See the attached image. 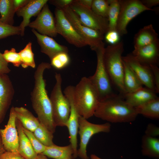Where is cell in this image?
Listing matches in <instances>:
<instances>
[{"label":"cell","mask_w":159,"mask_h":159,"mask_svg":"<svg viewBox=\"0 0 159 159\" xmlns=\"http://www.w3.org/2000/svg\"><path fill=\"white\" fill-rule=\"evenodd\" d=\"M21 29L19 26H14L0 22V39L10 36L20 35Z\"/></svg>","instance_id":"obj_35"},{"label":"cell","mask_w":159,"mask_h":159,"mask_svg":"<svg viewBox=\"0 0 159 159\" xmlns=\"http://www.w3.org/2000/svg\"><path fill=\"white\" fill-rule=\"evenodd\" d=\"M62 10L75 30L84 39L87 45L90 46L92 50L95 51L103 42L104 34L83 25L69 6Z\"/></svg>","instance_id":"obj_8"},{"label":"cell","mask_w":159,"mask_h":159,"mask_svg":"<svg viewBox=\"0 0 159 159\" xmlns=\"http://www.w3.org/2000/svg\"><path fill=\"white\" fill-rule=\"evenodd\" d=\"M23 130L36 153L38 154L43 153L45 150L46 146L42 144L38 140L34 135L32 132L24 127Z\"/></svg>","instance_id":"obj_36"},{"label":"cell","mask_w":159,"mask_h":159,"mask_svg":"<svg viewBox=\"0 0 159 159\" xmlns=\"http://www.w3.org/2000/svg\"><path fill=\"white\" fill-rule=\"evenodd\" d=\"M141 152L145 156L159 158V139L144 135L141 140Z\"/></svg>","instance_id":"obj_26"},{"label":"cell","mask_w":159,"mask_h":159,"mask_svg":"<svg viewBox=\"0 0 159 159\" xmlns=\"http://www.w3.org/2000/svg\"><path fill=\"white\" fill-rule=\"evenodd\" d=\"M70 58L68 53H59L50 59L51 66L58 70H60L67 66L70 62Z\"/></svg>","instance_id":"obj_32"},{"label":"cell","mask_w":159,"mask_h":159,"mask_svg":"<svg viewBox=\"0 0 159 159\" xmlns=\"http://www.w3.org/2000/svg\"><path fill=\"white\" fill-rule=\"evenodd\" d=\"M122 58L132 69L143 85L155 92L153 75L150 66L140 62L132 54L122 57Z\"/></svg>","instance_id":"obj_15"},{"label":"cell","mask_w":159,"mask_h":159,"mask_svg":"<svg viewBox=\"0 0 159 159\" xmlns=\"http://www.w3.org/2000/svg\"><path fill=\"white\" fill-rule=\"evenodd\" d=\"M138 114L122 96L115 94L100 102L95 112L96 117L108 122H128L134 121Z\"/></svg>","instance_id":"obj_2"},{"label":"cell","mask_w":159,"mask_h":159,"mask_svg":"<svg viewBox=\"0 0 159 159\" xmlns=\"http://www.w3.org/2000/svg\"><path fill=\"white\" fill-rule=\"evenodd\" d=\"M69 6L83 25L103 34L108 31L107 18L97 15L91 9L76 3L75 0Z\"/></svg>","instance_id":"obj_10"},{"label":"cell","mask_w":159,"mask_h":159,"mask_svg":"<svg viewBox=\"0 0 159 159\" xmlns=\"http://www.w3.org/2000/svg\"><path fill=\"white\" fill-rule=\"evenodd\" d=\"M132 54L143 64L149 66L158 65L159 58V39L149 44L134 49Z\"/></svg>","instance_id":"obj_18"},{"label":"cell","mask_w":159,"mask_h":159,"mask_svg":"<svg viewBox=\"0 0 159 159\" xmlns=\"http://www.w3.org/2000/svg\"><path fill=\"white\" fill-rule=\"evenodd\" d=\"M32 31L37 38L41 52L47 55L50 59L59 53H68V49L66 46L59 44L52 37L41 34L34 29Z\"/></svg>","instance_id":"obj_19"},{"label":"cell","mask_w":159,"mask_h":159,"mask_svg":"<svg viewBox=\"0 0 159 159\" xmlns=\"http://www.w3.org/2000/svg\"><path fill=\"white\" fill-rule=\"evenodd\" d=\"M15 13L13 0H0L1 22L13 26Z\"/></svg>","instance_id":"obj_28"},{"label":"cell","mask_w":159,"mask_h":159,"mask_svg":"<svg viewBox=\"0 0 159 159\" xmlns=\"http://www.w3.org/2000/svg\"><path fill=\"white\" fill-rule=\"evenodd\" d=\"M30 0H13V5L16 11L26 5Z\"/></svg>","instance_id":"obj_43"},{"label":"cell","mask_w":159,"mask_h":159,"mask_svg":"<svg viewBox=\"0 0 159 159\" xmlns=\"http://www.w3.org/2000/svg\"><path fill=\"white\" fill-rule=\"evenodd\" d=\"M156 94L151 90L143 87L133 92L127 93L122 97L128 104L135 108L158 97Z\"/></svg>","instance_id":"obj_20"},{"label":"cell","mask_w":159,"mask_h":159,"mask_svg":"<svg viewBox=\"0 0 159 159\" xmlns=\"http://www.w3.org/2000/svg\"><path fill=\"white\" fill-rule=\"evenodd\" d=\"M32 43L29 42L25 47L19 52L22 67L26 68L28 67L35 68L36 64L34 59V54L32 49Z\"/></svg>","instance_id":"obj_31"},{"label":"cell","mask_w":159,"mask_h":159,"mask_svg":"<svg viewBox=\"0 0 159 159\" xmlns=\"http://www.w3.org/2000/svg\"></svg>","instance_id":"obj_49"},{"label":"cell","mask_w":159,"mask_h":159,"mask_svg":"<svg viewBox=\"0 0 159 159\" xmlns=\"http://www.w3.org/2000/svg\"><path fill=\"white\" fill-rule=\"evenodd\" d=\"M90 159H102L97 156V155L92 154H91L90 156Z\"/></svg>","instance_id":"obj_48"},{"label":"cell","mask_w":159,"mask_h":159,"mask_svg":"<svg viewBox=\"0 0 159 159\" xmlns=\"http://www.w3.org/2000/svg\"><path fill=\"white\" fill-rule=\"evenodd\" d=\"M109 9V0H93L91 10L97 15L107 18Z\"/></svg>","instance_id":"obj_33"},{"label":"cell","mask_w":159,"mask_h":159,"mask_svg":"<svg viewBox=\"0 0 159 159\" xmlns=\"http://www.w3.org/2000/svg\"><path fill=\"white\" fill-rule=\"evenodd\" d=\"M14 94V88L8 75H0V125L11 105Z\"/></svg>","instance_id":"obj_16"},{"label":"cell","mask_w":159,"mask_h":159,"mask_svg":"<svg viewBox=\"0 0 159 159\" xmlns=\"http://www.w3.org/2000/svg\"><path fill=\"white\" fill-rule=\"evenodd\" d=\"M122 41L105 48L104 61L111 82L123 96L126 94L123 84L124 67L122 54L124 51Z\"/></svg>","instance_id":"obj_4"},{"label":"cell","mask_w":159,"mask_h":159,"mask_svg":"<svg viewBox=\"0 0 159 159\" xmlns=\"http://www.w3.org/2000/svg\"><path fill=\"white\" fill-rule=\"evenodd\" d=\"M73 104L79 115L86 119L94 115L100 102L97 92L89 77H82L74 86Z\"/></svg>","instance_id":"obj_3"},{"label":"cell","mask_w":159,"mask_h":159,"mask_svg":"<svg viewBox=\"0 0 159 159\" xmlns=\"http://www.w3.org/2000/svg\"><path fill=\"white\" fill-rule=\"evenodd\" d=\"M109 9L108 14V31L116 30L120 5L119 0H109Z\"/></svg>","instance_id":"obj_29"},{"label":"cell","mask_w":159,"mask_h":159,"mask_svg":"<svg viewBox=\"0 0 159 159\" xmlns=\"http://www.w3.org/2000/svg\"><path fill=\"white\" fill-rule=\"evenodd\" d=\"M123 61L124 67L123 84L126 93L133 92L143 87V85L133 70Z\"/></svg>","instance_id":"obj_25"},{"label":"cell","mask_w":159,"mask_h":159,"mask_svg":"<svg viewBox=\"0 0 159 159\" xmlns=\"http://www.w3.org/2000/svg\"><path fill=\"white\" fill-rule=\"evenodd\" d=\"M54 14L57 34L61 35L69 43L76 47L81 48L87 45L67 19L62 9L56 8Z\"/></svg>","instance_id":"obj_11"},{"label":"cell","mask_w":159,"mask_h":159,"mask_svg":"<svg viewBox=\"0 0 159 159\" xmlns=\"http://www.w3.org/2000/svg\"><path fill=\"white\" fill-rule=\"evenodd\" d=\"M5 61L8 63H11L14 66L18 67L21 64L20 57L19 52H16L14 48L10 50H6L2 54Z\"/></svg>","instance_id":"obj_34"},{"label":"cell","mask_w":159,"mask_h":159,"mask_svg":"<svg viewBox=\"0 0 159 159\" xmlns=\"http://www.w3.org/2000/svg\"><path fill=\"white\" fill-rule=\"evenodd\" d=\"M47 0H30L25 6L16 11L18 16H21L23 20L19 26L21 29L20 35H24L25 27L30 23V19L32 16H37L40 13Z\"/></svg>","instance_id":"obj_17"},{"label":"cell","mask_w":159,"mask_h":159,"mask_svg":"<svg viewBox=\"0 0 159 159\" xmlns=\"http://www.w3.org/2000/svg\"><path fill=\"white\" fill-rule=\"evenodd\" d=\"M74 0H52L49 1L50 3L56 6V8L63 9L69 6Z\"/></svg>","instance_id":"obj_39"},{"label":"cell","mask_w":159,"mask_h":159,"mask_svg":"<svg viewBox=\"0 0 159 159\" xmlns=\"http://www.w3.org/2000/svg\"><path fill=\"white\" fill-rule=\"evenodd\" d=\"M145 135L152 137H156L159 135V128L152 123L148 125L145 131Z\"/></svg>","instance_id":"obj_40"},{"label":"cell","mask_w":159,"mask_h":159,"mask_svg":"<svg viewBox=\"0 0 159 159\" xmlns=\"http://www.w3.org/2000/svg\"><path fill=\"white\" fill-rule=\"evenodd\" d=\"M55 78L56 82L49 97L52 119L56 127L66 126L70 112V104L62 91L61 74L56 73Z\"/></svg>","instance_id":"obj_5"},{"label":"cell","mask_w":159,"mask_h":159,"mask_svg":"<svg viewBox=\"0 0 159 159\" xmlns=\"http://www.w3.org/2000/svg\"><path fill=\"white\" fill-rule=\"evenodd\" d=\"M8 63L4 59L2 54L0 52V75L7 74L11 70L8 67Z\"/></svg>","instance_id":"obj_41"},{"label":"cell","mask_w":159,"mask_h":159,"mask_svg":"<svg viewBox=\"0 0 159 159\" xmlns=\"http://www.w3.org/2000/svg\"><path fill=\"white\" fill-rule=\"evenodd\" d=\"M34 159H49L47 156L42 153L37 154Z\"/></svg>","instance_id":"obj_47"},{"label":"cell","mask_w":159,"mask_h":159,"mask_svg":"<svg viewBox=\"0 0 159 159\" xmlns=\"http://www.w3.org/2000/svg\"><path fill=\"white\" fill-rule=\"evenodd\" d=\"M5 151L1 137L0 134V156Z\"/></svg>","instance_id":"obj_46"},{"label":"cell","mask_w":159,"mask_h":159,"mask_svg":"<svg viewBox=\"0 0 159 159\" xmlns=\"http://www.w3.org/2000/svg\"><path fill=\"white\" fill-rule=\"evenodd\" d=\"M158 39V34L152 25H148L140 29L135 35L134 49L149 44Z\"/></svg>","instance_id":"obj_22"},{"label":"cell","mask_w":159,"mask_h":159,"mask_svg":"<svg viewBox=\"0 0 159 159\" xmlns=\"http://www.w3.org/2000/svg\"><path fill=\"white\" fill-rule=\"evenodd\" d=\"M0 159H24L19 153L5 151L0 156Z\"/></svg>","instance_id":"obj_42"},{"label":"cell","mask_w":159,"mask_h":159,"mask_svg":"<svg viewBox=\"0 0 159 159\" xmlns=\"http://www.w3.org/2000/svg\"><path fill=\"white\" fill-rule=\"evenodd\" d=\"M42 154L51 159H73L74 151L70 144L63 146H59L54 144L46 147Z\"/></svg>","instance_id":"obj_24"},{"label":"cell","mask_w":159,"mask_h":159,"mask_svg":"<svg viewBox=\"0 0 159 159\" xmlns=\"http://www.w3.org/2000/svg\"><path fill=\"white\" fill-rule=\"evenodd\" d=\"M16 117L14 107H11L6 125L4 129H0L1 134L6 151L19 153V139L16 125Z\"/></svg>","instance_id":"obj_13"},{"label":"cell","mask_w":159,"mask_h":159,"mask_svg":"<svg viewBox=\"0 0 159 159\" xmlns=\"http://www.w3.org/2000/svg\"><path fill=\"white\" fill-rule=\"evenodd\" d=\"M138 114L153 119L159 118V98L158 97L135 108Z\"/></svg>","instance_id":"obj_27"},{"label":"cell","mask_w":159,"mask_h":159,"mask_svg":"<svg viewBox=\"0 0 159 159\" xmlns=\"http://www.w3.org/2000/svg\"><path fill=\"white\" fill-rule=\"evenodd\" d=\"M51 68L50 64L46 62H42L37 66L34 73V85L31 93V100L40 123L54 133L56 127L53 120L51 103L44 78L45 71Z\"/></svg>","instance_id":"obj_1"},{"label":"cell","mask_w":159,"mask_h":159,"mask_svg":"<svg viewBox=\"0 0 159 159\" xmlns=\"http://www.w3.org/2000/svg\"><path fill=\"white\" fill-rule=\"evenodd\" d=\"M28 26L36 29L39 33L51 37H55L58 34L55 19L47 4L44 6L35 20L30 22Z\"/></svg>","instance_id":"obj_14"},{"label":"cell","mask_w":159,"mask_h":159,"mask_svg":"<svg viewBox=\"0 0 159 159\" xmlns=\"http://www.w3.org/2000/svg\"><path fill=\"white\" fill-rule=\"evenodd\" d=\"M14 110L16 118L21 122L23 127L33 132L40 124L37 117L23 107H14Z\"/></svg>","instance_id":"obj_23"},{"label":"cell","mask_w":159,"mask_h":159,"mask_svg":"<svg viewBox=\"0 0 159 159\" xmlns=\"http://www.w3.org/2000/svg\"><path fill=\"white\" fill-rule=\"evenodd\" d=\"M111 128V125L108 122L102 124L93 123L80 116L78 132L80 137V143L77 150L78 156L82 159H90L87 155V144L90 139L97 133L109 132Z\"/></svg>","instance_id":"obj_7"},{"label":"cell","mask_w":159,"mask_h":159,"mask_svg":"<svg viewBox=\"0 0 159 159\" xmlns=\"http://www.w3.org/2000/svg\"><path fill=\"white\" fill-rule=\"evenodd\" d=\"M74 86L69 85L64 89V93L68 99L70 105V112L66 126L68 130L70 144L74 151L73 159L77 156V135L79 128V118L80 116L73 102V95Z\"/></svg>","instance_id":"obj_12"},{"label":"cell","mask_w":159,"mask_h":159,"mask_svg":"<svg viewBox=\"0 0 159 159\" xmlns=\"http://www.w3.org/2000/svg\"><path fill=\"white\" fill-rule=\"evenodd\" d=\"M142 3L145 7L150 9L153 6L159 4V0H140Z\"/></svg>","instance_id":"obj_44"},{"label":"cell","mask_w":159,"mask_h":159,"mask_svg":"<svg viewBox=\"0 0 159 159\" xmlns=\"http://www.w3.org/2000/svg\"><path fill=\"white\" fill-rule=\"evenodd\" d=\"M36 138L43 145L46 147L54 144L53 133L40 123L33 132Z\"/></svg>","instance_id":"obj_30"},{"label":"cell","mask_w":159,"mask_h":159,"mask_svg":"<svg viewBox=\"0 0 159 159\" xmlns=\"http://www.w3.org/2000/svg\"><path fill=\"white\" fill-rule=\"evenodd\" d=\"M150 66L153 75L155 92L156 93H159V69L157 65H151Z\"/></svg>","instance_id":"obj_38"},{"label":"cell","mask_w":159,"mask_h":159,"mask_svg":"<svg viewBox=\"0 0 159 159\" xmlns=\"http://www.w3.org/2000/svg\"><path fill=\"white\" fill-rule=\"evenodd\" d=\"M19 139V153L24 159H34L37 155L28 137L24 133L21 122L16 119Z\"/></svg>","instance_id":"obj_21"},{"label":"cell","mask_w":159,"mask_h":159,"mask_svg":"<svg viewBox=\"0 0 159 159\" xmlns=\"http://www.w3.org/2000/svg\"><path fill=\"white\" fill-rule=\"evenodd\" d=\"M105 34V40L111 45L116 44L120 42V36L116 30L109 31Z\"/></svg>","instance_id":"obj_37"},{"label":"cell","mask_w":159,"mask_h":159,"mask_svg":"<svg viewBox=\"0 0 159 159\" xmlns=\"http://www.w3.org/2000/svg\"><path fill=\"white\" fill-rule=\"evenodd\" d=\"M75 1L81 5L87 8L91 9L93 0H75Z\"/></svg>","instance_id":"obj_45"},{"label":"cell","mask_w":159,"mask_h":159,"mask_svg":"<svg viewBox=\"0 0 159 159\" xmlns=\"http://www.w3.org/2000/svg\"><path fill=\"white\" fill-rule=\"evenodd\" d=\"M120 11L117 22L116 31L120 36L127 33V26L136 16L146 11H153L145 7L139 0H119Z\"/></svg>","instance_id":"obj_9"},{"label":"cell","mask_w":159,"mask_h":159,"mask_svg":"<svg viewBox=\"0 0 159 159\" xmlns=\"http://www.w3.org/2000/svg\"></svg>","instance_id":"obj_50"},{"label":"cell","mask_w":159,"mask_h":159,"mask_svg":"<svg viewBox=\"0 0 159 159\" xmlns=\"http://www.w3.org/2000/svg\"><path fill=\"white\" fill-rule=\"evenodd\" d=\"M104 44L102 42L94 51L97 57V65L94 74L89 77L96 88L100 102L115 95L112 84L105 69L104 61Z\"/></svg>","instance_id":"obj_6"}]
</instances>
